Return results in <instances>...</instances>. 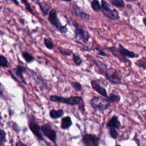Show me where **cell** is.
I'll return each instance as SVG.
<instances>
[{
    "label": "cell",
    "instance_id": "obj_15",
    "mask_svg": "<svg viewBox=\"0 0 146 146\" xmlns=\"http://www.w3.org/2000/svg\"><path fill=\"white\" fill-rule=\"evenodd\" d=\"M72 125L71 118L69 116H66L62 118L60 128L62 129H67Z\"/></svg>",
    "mask_w": 146,
    "mask_h": 146
},
{
    "label": "cell",
    "instance_id": "obj_23",
    "mask_svg": "<svg viewBox=\"0 0 146 146\" xmlns=\"http://www.w3.org/2000/svg\"><path fill=\"white\" fill-rule=\"evenodd\" d=\"M58 48L61 54H62L64 56H70L74 54L73 51L70 49L62 48V47H59Z\"/></svg>",
    "mask_w": 146,
    "mask_h": 146
},
{
    "label": "cell",
    "instance_id": "obj_26",
    "mask_svg": "<svg viewBox=\"0 0 146 146\" xmlns=\"http://www.w3.org/2000/svg\"><path fill=\"white\" fill-rule=\"evenodd\" d=\"M72 59H73V61L75 63V64L77 66H79L81 65V64L82 63V59L79 57V55H77L75 54H72Z\"/></svg>",
    "mask_w": 146,
    "mask_h": 146
},
{
    "label": "cell",
    "instance_id": "obj_20",
    "mask_svg": "<svg viewBox=\"0 0 146 146\" xmlns=\"http://www.w3.org/2000/svg\"><path fill=\"white\" fill-rule=\"evenodd\" d=\"M0 66L2 68H7L9 67L8 60L3 55H0Z\"/></svg>",
    "mask_w": 146,
    "mask_h": 146
},
{
    "label": "cell",
    "instance_id": "obj_31",
    "mask_svg": "<svg viewBox=\"0 0 146 146\" xmlns=\"http://www.w3.org/2000/svg\"><path fill=\"white\" fill-rule=\"evenodd\" d=\"M9 115H10V117H11V116L14 114V111H13L11 109H9Z\"/></svg>",
    "mask_w": 146,
    "mask_h": 146
},
{
    "label": "cell",
    "instance_id": "obj_8",
    "mask_svg": "<svg viewBox=\"0 0 146 146\" xmlns=\"http://www.w3.org/2000/svg\"><path fill=\"white\" fill-rule=\"evenodd\" d=\"M41 129L43 134L46 136L49 140L56 144V132L55 129L52 128L48 123H45L41 125Z\"/></svg>",
    "mask_w": 146,
    "mask_h": 146
},
{
    "label": "cell",
    "instance_id": "obj_33",
    "mask_svg": "<svg viewBox=\"0 0 146 146\" xmlns=\"http://www.w3.org/2000/svg\"><path fill=\"white\" fill-rule=\"evenodd\" d=\"M15 4H16V5H19V2H18V0H11Z\"/></svg>",
    "mask_w": 146,
    "mask_h": 146
},
{
    "label": "cell",
    "instance_id": "obj_34",
    "mask_svg": "<svg viewBox=\"0 0 146 146\" xmlns=\"http://www.w3.org/2000/svg\"><path fill=\"white\" fill-rule=\"evenodd\" d=\"M143 23H144V24L145 25V26H146V18H143Z\"/></svg>",
    "mask_w": 146,
    "mask_h": 146
},
{
    "label": "cell",
    "instance_id": "obj_19",
    "mask_svg": "<svg viewBox=\"0 0 146 146\" xmlns=\"http://www.w3.org/2000/svg\"><path fill=\"white\" fill-rule=\"evenodd\" d=\"M91 6L92 10L95 11H99L102 10V5L98 0H92L91 2Z\"/></svg>",
    "mask_w": 146,
    "mask_h": 146
},
{
    "label": "cell",
    "instance_id": "obj_27",
    "mask_svg": "<svg viewBox=\"0 0 146 146\" xmlns=\"http://www.w3.org/2000/svg\"><path fill=\"white\" fill-rule=\"evenodd\" d=\"M70 84L71 85L72 88H74V89L75 90H76V91H80L82 90V86L81 84L79 82H70Z\"/></svg>",
    "mask_w": 146,
    "mask_h": 146
},
{
    "label": "cell",
    "instance_id": "obj_18",
    "mask_svg": "<svg viewBox=\"0 0 146 146\" xmlns=\"http://www.w3.org/2000/svg\"><path fill=\"white\" fill-rule=\"evenodd\" d=\"M22 56L27 63H31L34 60V57L27 51L22 52Z\"/></svg>",
    "mask_w": 146,
    "mask_h": 146
},
{
    "label": "cell",
    "instance_id": "obj_22",
    "mask_svg": "<svg viewBox=\"0 0 146 146\" xmlns=\"http://www.w3.org/2000/svg\"><path fill=\"white\" fill-rule=\"evenodd\" d=\"M108 99L111 102H119L120 100V96L113 93H111L110 95H108Z\"/></svg>",
    "mask_w": 146,
    "mask_h": 146
},
{
    "label": "cell",
    "instance_id": "obj_28",
    "mask_svg": "<svg viewBox=\"0 0 146 146\" xmlns=\"http://www.w3.org/2000/svg\"><path fill=\"white\" fill-rule=\"evenodd\" d=\"M110 135L111 137L113 139H116L118 137L119 133L116 130V128H110V131H109Z\"/></svg>",
    "mask_w": 146,
    "mask_h": 146
},
{
    "label": "cell",
    "instance_id": "obj_25",
    "mask_svg": "<svg viewBox=\"0 0 146 146\" xmlns=\"http://www.w3.org/2000/svg\"><path fill=\"white\" fill-rule=\"evenodd\" d=\"M44 44L45 47L48 48V50H52L54 47V43L52 42V41L51 40H50L49 39H47L46 38H44Z\"/></svg>",
    "mask_w": 146,
    "mask_h": 146
},
{
    "label": "cell",
    "instance_id": "obj_9",
    "mask_svg": "<svg viewBox=\"0 0 146 146\" xmlns=\"http://www.w3.org/2000/svg\"><path fill=\"white\" fill-rule=\"evenodd\" d=\"M100 138L95 135L86 133L82 139V143L86 146H98L99 145Z\"/></svg>",
    "mask_w": 146,
    "mask_h": 146
},
{
    "label": "cell",
    "instance_id": "obj_32",
    "mask_svg": "<svg viewBox=\"0 0 146 146\" xmlns=\"http://www.w3.org/2000/svg\"><path fill=\"white\" fill-rule=\"evenodd\" d=\"M15 145H26V144H25L22 143V142L20 141H18V142H17V143L15 144Z\"/></svg>",
    "mask_w": 146,
    "mask_h": 146
},
{
    "label": "cell",
    "instance_id": "obj_3",
    "mask_svg": "<svg viewBox=\"0 0 146 146\" xmlns=\"http://www.w3.org/2000/svg\"><path fill=\"white\" fill-rule=\"evenodd\" d=\"M48 19L50 23L52 26H54L60 33L66 34L67 32L68 29L66 26H63L62 25L59 19L58 18L57 12L55 9H53L50 11Z\"/></svg>",
    "mask_w": 146,
    "mask_h": 146
},
{
    "label": "cell",
    "instance_id": "obj_10",
    "mask_svg": "<svg viewBox=\"0 0 146 146\" xmlns=\"http://www.w3.org/2000/svg\"><path fill=\"white\" fill-rule=\"evenodd\" d=\"M90 83H91V85L93 90H94L95 91H96L100 95H102L107 99L108 98V94H107L106 88L102 86L100 84L99 82H98V80H91Z\"/></svg>",
    "mask_w": 146,
    "mask_h": 146
},
{
    "label": "cell",
    "instance_id": "obj_12",
    "mask_svg": "<svg viewBox=\"0 0 146 146\" xmlns=\"http://www.w3.org/2000/svg\"><path fill=\"white\" fill-rule=\"evenodd\" d=\"M118 51L120 55H121L123 56L129 58H137L139 56V55L135 53L133 51H129L128 49L124 48L121 44H119V48Z\"/></svg>",
    "mask_w": 146,
    "mask_h": 146
},
{
    "label": "cell",
    "instance_id": "obj_35",
    "mask_svg": "<svg viewBox=\"0 0 146 146\" xmlns=\"http://www.w3.org/2000/svg\"><path fill=\"white\" fill-rule=\"evenodd\" d=\"M60 1H65V2H70V1H71V0H60Z\"/></svg>",
    "mask_w": 146,
    "mask_h": 146
},
{
    "label": "cell",
    "instance_id": "obj_29",
    "mask_svg": "<svg viewBox=\"0 0 146 146\" xmlns=\"http://www.w3.org/2000/svg\"><path fill=\"white\" fill-rule=\"evenodd\" d=\"M97 51H98V54L99 55H100V56H107V54L104 51H103L102 50L99 48H95Z\"/></svg>",
    "mask_w": 146,
    "mask_h": 146
},
{
    "label": "cell",
    "instance_id": "obj_30",
    "mask_svg": "<svg viewBox=\"0 0 146 146\" xmlns=\"http://www.w3.org/2000/svg\"><path fill=\"white\" fill-rule=\"evenodd\" d=\"M139 66L140 67H141V68H144V69H145V68H146V64H145V63H141V64H140L139 65Z\"/></svg>",
    "mask_w": 146,
    "mask_h": 146
},
{
    "label": "cell",
    "instance_id": "obj_6",
    "mask_svg": "<svg viewBox=\"0 0 146 146\" xmlns=\"http://www.w3.org/2000/svg\"><path fill=\"white\" fill-rule=\"evenodd\" d=\"M105 76L106 79L113 84H121V78L117 70L113 68L107 69L105 72Z\"/></svg>",
    "mask_w": 146,
    "mask_h": 146
},
{
    "label": "cell",
    "instance_id": "obj_7",
    "mask_svg": "<svg viewBox=\"0 0 146 146\" xmlns=\"http://www.w3.org/2000/svg\"><path fill=\"white\" fill-rule=\"evenodd\" d=\"M29 128L30 130L32 132V133L34 134V135L39 140H43L45 141V140L44 137H43V135L42 134V129H41V126L39 125V124L36 122L35 120L30 119L29 120V123H28ZM46 142V141H45Z\"/></svg>",
    "mask_w": 146,
    "mask_h": 146
},
{
    "label": "cell",
    "instance_id": "obj_2",
    "mask_svg": "<svg viewBox=\"0 0 146 146\" xmlns=\"http://www.w3.org/2000/svg\"><path fill=\"white\" fill-rule=\"evenodd\" d=\"M90 104L95 111L103 112L110 106V101L104 96H94L90 100Z\"/></svg>",
    "mask_w": 146,
    "mask_h": 146
},
{
    "label": "cell",
    "instance_id": "obj_21",
    "mask_svg": "<svg viewBox=\"0 0 146 146\" xmlns=\"http://www.w3.org/2000/svg\"><path fill=\"white\" fill-rule=\"evenodd\" d=\"M6 141V133L4 130L1 129L0 130V145H4Z\"/></svg>",
    "mask_w": 146,
    "mask_h": 146
},
{
    "label": "cell",
    "instance_id": "obj_14",
    "mask_svg": "<svg viewBox=\"0 0 146 146\" xmlns=\"http://www.w3.org/2000/svg\"><path fill=\"white\" fill-rule=\"evenodd\" d=\"M120 122L119 120L118 117L116 115L113 116L107 122V127L110 128H115L116 129H119L120 127Z\"/></svg>",
    "mask_w": 146,
    "mask_h": 146
},
{
    "label": "cell",
    "instance_id": "obj_13",
    "mask_svg": "<svg viewBox=\"0 0 146 146\" xmlns=\"http://www.w3.org/2000/svg\"><path fill=\"white\" fill-rule=\"evenodd\" d=\"M74 14L75 15H76V16L79 17V18L82 21H83L85 22H88L90 18V14H88V13H86L83 11H81L80 9L79 8H78V7H76L75 9H74Z\"/></svg>",
    "mask_w": 146,
    "mask_h": 146
},
{
    "label": "cell",
    "instance_id": "obj_1",
    "mask_svg": "<svg viewBox=\"0 0 146 146\" xmlns=\"http://www.w3.org/2000/svg\"><path fill=\"white\" fill-rule=\"evenodd\" d=\"M50 100L53 102L61 103L71 106L77 105L82 112L85 111V104L83 98L82 96H71L70 97H63L55 95H51L50 96Z\"/></svg>",
    "mask_w": 146,
    "mask_h": 146
},
{
    "label": "cell",
    "instance_id": "obj_24",
    "mask_svg": "<svg viewBox=\"0 0 146 146\" xmlns=\"http://www.w3.org/2000/svg\"><path fill=\"white\" fill-rule=\"evenodd\" d=\"M110 1L112 5L117 7H123L124 6V3L123 0H110Z\"/></svg>",
    "mask_w": 146,
    "mask_h": 146
},
{
    "label": "cell",
    "instance_id": "obj_5",
    "mask_svg": "<svg viewBox=\"0 0 146 146\" xmlns=\"http://www.w3.org/2000/svg\"><path fill=\"white\" fill-rule=\"evenodd\" d=\"M74 25L75 26V38L80 40L84 43H87L90 38L89 33L78 23H74Z\"/></svg>",
    "mask_w": 146,
    "mask_h": 146
},
{
    "label": "cell",
    "instance_id": "obj_11",
    "mask_svg": "<svg viewBox=\"0 0 146 146\" xmlns=\"http://www.w3.org/2000/svg\"><path fill=\"white\" fill-rule=\"evenodd\" d=\"M103 15L111 20H117L119 18L117 11L116 9H111V7L107 9H102L101 10Z\"/></svg>",
    "mask_w": 146,
    "mask_h": 146
},
{
    "label": "cell",
    "instance_id": "obj_16",
    "mask_svg": "<svg viewBox=\"0 0 146 146\" xmlns=\"http://www.w3.org/2000/svg\"><path fill=\"white\" fill-rule=\"evenodd\" d=\"M64 110L63 109H58L57 110L52 109L49 112V115L52 119H57L62 117L64 115Z\"/></svg>",
    "mask_w": 146,
    "mask_h": 146
},
{
    "label": "cell",
    "instance_id": "obj_4",
    "mask_svg": "<svg viewBox=\"0 0 146 146\" xmlns=\"http://www.w3.org/2000/svg\"><path fill=\"white\" fill-rule=\"evenodd\" d=\"M27 68L22 65L18 64L15 67L9 70V72L12 78L17 82L23 83L27 84V83L23 76V74L26 72Z\"/></svg>",
    "mask_w": 146,
    "mask_h": 146
},
{
    "label": "cell",
    "instance_id": "obj_17",
    "mask_svg": "<svg viewBox=\"0 0 146 146\" xmlns=\"http://www.w3.org/2000/svg\"><path fill=\"white\" fill-rule=\"evenodd\" d=\"M39 6L43 15L45 16L49 14L51 7L48 4L45 2H40V3L39 4Z\"/></svg>",
    "mask_w": 146,
    "mask_h": 146
}]
</instances>
